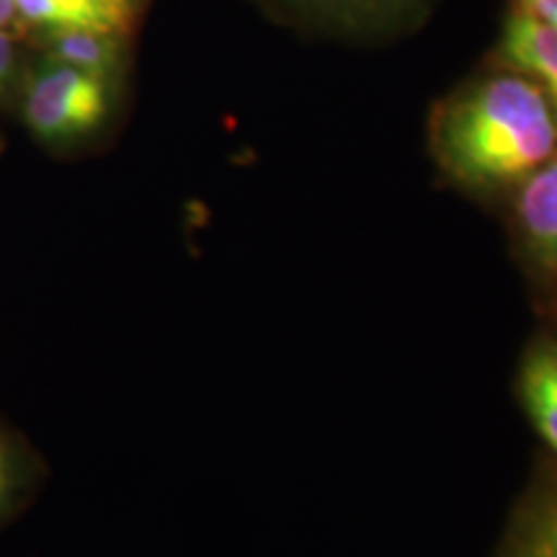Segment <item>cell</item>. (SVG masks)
<instances>
[{
    "label": "cell",
    "mask_w": 557,
    "mask_h": 557,
    "mask_svg": "<svg viewBox=\"0 0 557 557\" xmlns=\"http://www.w3.org/2000/svg\"><path fill=\"white\" fill-rule=\"evenodd\" d=\"M434 152L457 184L475 191L521 184L557 152V114L519 73L465 88L436 111Z\"/></svg>",
    "instance_id": "obj_1"
},
{
    "label": "cell",
    "mask_w": 557,
    "mask_h": 557,
    "mask_svg": "<svg viewBox=\"0 0 557 557\" xmlns=\"http://www.w3.org/2000/svg\"><path fill=\"white\" fill-rule=\"evenodd\" d=\"M109 103V78L50 58L26 83L24 122L45 143H70L99 129Z\"/></svg>",
    "instance_id": "obj_2"
},
{
    "label": "cell",
    "mask_w": 557,
    "mask_h": 557,
    "mask_svg": "<svg viewBox=\"0 0 557 557\" xmlns=\"http://www.w3.org/2000/svg\"><path fill=\"white\" fill-rule=\"evenodd\" d=\"M500 58L513 73L537 83L557 114V29L529 11H517L506 21Z\"/></svg>",
    "instance_id": "obj_3"
},
{
    "label": "cell",
    "mask_w": 557,
    "mask_h": 557,
    "mask_svg": "<svg viewBox=\"0 0 557 557\" xmlns=\"http://www.w3.org/2000/svg\"><path fill=\"white\" fill-rule=\"evenodd\" d=\"M21 21L41 32L88 29L124 37L135 18L132 0H13Z\"/></svg>",
    "instance_id": "obj_4"
},
{
    "label": "cell",
    "mask_w": 557,
    "mask_h": 557,
    "mask_svg": "<svg viewBox=\"0 0 557 557\" xmlns=\"http://www.w3.org/2000/svg\"><path fill=\"white\" fill-rule=\"evenodd\" d=\"M517 218L534 259L542 269L557 274V152L521 181Z\"/></svg>",
    "instance_id": "obj_5"
},
{
    "label": "cell",
    "mask_w": 557,
    "mask_h": 557,
    "mask_svg": "<svg viewBox=\"0 0 557 557\" xmlns=\"http://www.w3.org/2000/svg\"><path fill=\"white\" fill-rule=\"evenodd\" d=\"M120 41L122 37H116V34L88 29L47 32V50H50L52 60L103 75V78H109L111 70L120 62Z\"/></svg>",
    "instance_id": "obj_6"
},
{
    "label": "cell",
    "mask_w": 557,
    "mask_h": 557,
    "mask_svg": "<svg viewBox=\"0 0 557 557\" xmlns=\"http://www.w3.org/2000/svg\"><path fill=\"white\" fill-rule=\"evenodd\" d=\"M521 400L542 438L557 451V393L532 357L521 369Z\"/></svg>",
    "instance_id": "obj_7"
},
{
    "label": "cell",
    "mask_w": 557,
    "mask_h": 557,
    "mask_svg": "<svg viewBox=\"0 0 557 557\" xmlns=\"http://www.w3.org/2000/svg\"><path fill=\"white\" fill-rule=\"evenodd\" d=\"M13 65H16V52H13V39L9 32H0V94L9 86Z\"/></svg>",
    "instance_id": "obj_8"
},
{
    "label": "cell",
    "mask_w": 557,
    "mask_h": 557,
    "mask_svg": "<svg viewBox=\"0 0 557 557\" xmlns=\"http://www.w3.org/2000/svg\"><path fill=\"white\" fill-rule=\"evenodd\" d=\"M532 359L537 361L542 372L547 374L549 385H553L555 393H557V344H547V346L537 348V351L532 354Z\"/></svg>",
    "instance_id": "obj_9"
},
{
    "label": "cell",
    "mask_w": 557,
    "mask_h": 557,
    "mask_svg": "<svg viewBox=\"0 0 557 557\" xmlns=\"http://www.w3.org/2000/svg\"><path fill=\"white\" fill-rule=\"evenodd\" d=\"M521 9L557 29V0H521Z\"/></svg>",
    "instance_id": "obj_10"
},
{
    "label": "cell",
    "mask_w": 557,
    "mask_h": 557,
    "mask_svg": "<svg viewBox=\"0 0 557 557\" xmlns=\"http://www.w3.org/2000/svg\"><path fill=\"white\" fill-rule=\"evenodd\" d=\"M18 11L13 0H0V32H11L13 26H18Z\"/></svg>",
    "instance_id": "obj_11"
},
{
    "label": "cell",
    "mask_w": 557,
    "mask_h": 557,
    "mask_svg": "<svg viewBox=\"0 0 557 557\" xmlns=\"http://www.w3.org/2000/svg\"><path fill=\"white\" fill-rule=\"evenodd\" d=\"M542 521H545V524H547L549 529H555V532H557V498L553 500V506L547 508L545 519H542Z\"/></svg>",
    "instance_id": "obj_12"
},
{
    "label": "cell",
    "mask_w": 557,
    "mask_h": 557,
    "mask_svg": "<svg viewBox=\"0 0 557 557\" xmlns=\"http://www.w3.org/2000/svg\"><path fill=\"white\" fill-rule=\"evenodd\" d=\"M3 487H5V457H3V449H0V496H3Z\"/></svg>",
    "instance_id": "obj_13"
}]
</instances>
